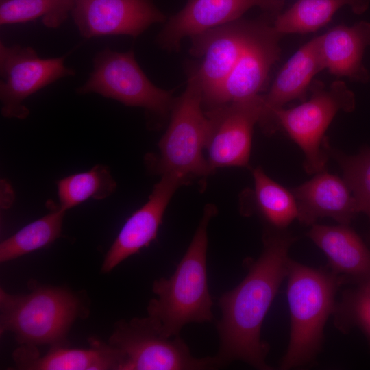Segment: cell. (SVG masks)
<instances>
[{
  "label": "cell",
  "instance_id": "7402d4cb",
  "mask_svg": "<svg viewBox=\"0 0 370 370\" xmlns=\"http://www.w3.org/2000/svg\"><path fill=\"white\" fill-rule=\"evenodd\" d=\"M254 200L257 211L270 225L285 230L298 217L295 197L291 191L270 178L262 167L252 170Z\"/></svg>",
  "mask_w": 370,
  "mask_h": 370
},
{
  "label": "cell",
  "instance_id": "7a4b0ae2",
  "mask_svg": "<svg viewBox=\"0 0 370 370\" xmlns=\"http://www.w3.org/2000/svg\"><path fill=\"white\" fill-rule=\"evenodd\" d=\"M217 213V207L207 204L193 238L175 272L169 278L153 282L158 296L149 302L148 315L160 321L165 336H178L191 323L210 321L213 301L207 274L208 226Z\"/></svg>",
  "mask_w": 370,
  "mask_h": 370
},
{
  "label": "cell",
  "instance_id": "ac0fdd59",
  "mask_svg": "<svg viewBox=\"0 0 370 370\" xmlns=\"http://www.w3.org/2000/svg\"><path fill=\"white\" fill-rule=\"evenodd\" d=\"M324 70L318 37L304 45L282 66L268 92L263 95V112L259 123L267 134L273 133V116L287 103L301 98L313 77Z\"/></svg>",
  "mask_w": 370,
  "mask_h": 370
},
{
  "label": "cell",
  "instance_id": "e0dca14e",
  "mask_svg": "<svg viewBox=\"0 0 370 370\" xmlns=\"http://www.w3.org/2000/svg\"><path fill=\"white\" fill-rule=\"evenodd\" d=\"M88 349L51 347L40 356L37 347L21 345L13 352L16 369L23 370H121L125 356L118 349L97 338Z\"/></svg>",
  "mask_w": 370,
  "mask_h": 370
},
{
  "label": "cell",
  "instance_id": "9a60e30c",
  "mask_svg": "<svg viewBox=\"0 0 370 370\" xmlns=\"http://www.w3.org/2000/svg\"><path fill=\"white\" fill-rule=\"evenodd\" d=\"M183 185L184 181L177 175H161L147 201L127 219L108 251L101 269L102 273H109L156 238L169 201Z\"/></svg>",
  "mask_w": 370,
  "mask_h": 370
},
{
  "label": "cell",
  "instance_id": "4316f807",
  "mask_svg": "<svg viewBox=\"0 0 370 370\" xmlns=\"http://www.w3.org/2000/svg\"><path fill=\"white\" fill-rule=\"evenodd\" d=\"M332 314L338 330L345 332L357 326L370 341V280L345 291L341 300L336 302Z\"/></svg>",
  "mask_w": 370,
  "mask_h": 370
},
{
  "label": "cell",
  "instance_id": "5b68a950",
  "mask_svg": "<svg viewBox=\"0 0 370 370\" xmlns=\"http://www.w3.org/2000/svg\"><path fill=\"white\" fill-rule=\"evenodd\" d=\"M204 107L202 88L193 69L185 90L174 101L169 125L158 143L159 154L147 156L151 171L177 175L185 184L211 175L204 156L211 121Z\"/></svg>",
  "mask_w": 370,
  "mask_h": 370
},
{
  "label": "cell",
  "instance_id": "9c48e42d",
  "mask_svg": "<svg viewBox=\"0 0 370 370\" xmlns=\"http://www.w3.org/2000/svg\"><path fill=\"white\" fill-rule=\"evenodd\" d=\"M65 56L43 58L31 47L0 42L1 114L25 119L29 114L25 100L50 84L75 75L64 64Z\"/></svg>",
  "mask_w": 370,
  "mask_h": 370
},
{
  "label": "cell",
  "instance_id": "cb8c5ba5",
  "mask_svg": "<svg viewBox=\"0 0 370 370\" xmlns=\"http://www.w3.org/2000/svg\"><path fill=\"white\" fill-rule=\"evenodd\" d=\"M116 188L110 169L97 164L90 171L76 173L58 182L59 208L64 211L90 199H103Z\"/></svg>",
  "mask_w": 370,
  "mask_h": 370
},
{
  "label": "cell",
  "instance_id": "603a6c76",
  "mask_svg": "<svg viewBox=\"0 0 370 370\" xmlns=\"http://www.w3.org/2000/svg\"><path fill=\"white\" fill-rule=\"evenodd\" d=\"M64 210L59 207L25 225L0 244L1 263L45 247L61 234Z\"/></svg>",
  "mask_w": 370,
  "mask_h": 370
},
{
  "label": "cell",
  "instance_id": "4fadbf2b",
  "mask_svg": "<svg viewBox=\"0 0 370 370\" xmlns=\"http://www.w3.org/2000/svg\"><path fill=\"white\" fill-rule=\"evenodd\" d=\"M71 14L86 38L114 35L136 38L151 25L166 20L153 0H75Z\"/></svg>",
  "mask_w": 370,
  "mask_h": 370
},
{
  "label": "cell",
  "instance_id": "5bb4252c",
  "mask_svg": "<svg viewBox=\"0 0 370 370\" xmlns=\"http://www.w3.org/2000/svg\"><path fill=\"white\" fill-rule=\"evenodd\" d=\"M284 0H188L166 23L158 42L166 50H178L182 40L240 19L248 10L258 7L278 16Z\"/></svg>",
  "mask_w": 370,
  "mask_h": 370
},
{
  "label": "cell",
  "instance_id": "52a82bcc",
  "mask_svg": "<svg viewBox=\"0 0 370 370\" xmlns=\"http://www.w3.org/2000/svg\"><path fill=\"white\" fill-rule=\"evenodd\" d=\"M355 108V95L344 82L336 80L328 88L316 86L309 100L275 112L273 133L283 129L304 152L306 172L316 174L325 169L328 158L322 147L326 130L338 112H351Z\"/></svg>",
  "mask_w": 370,
  "mask_h": 370
},
{
  "label": "cell",
  "instance_id": "44dd1931",
  "mask_svg": "<svg viewBox=\"0 0 370 370\" xmlns=\"http://www.w3.org/2000/svg\"><path fill=\"white\" fill-rule=\"evenodd\" d=\"M370 0H298L273 20L275 29L283 35L314 32L325 25L341 8L349 6L356 14L364 13Z\"/></svg>",
  "mask_w": 370,
  "mask_h": 370
},
{
  "label": "cell",
  "instance_id": "484cf974",
  "mask_svg": "<svg viewBox=\"0 0 370 370\" xmlns=\"http://www.w3.org/2000/svg\"><path fill=\"white\" fill-rule=\"evenodd\" d=\"M322 147L334 159L343 173V179L356 200L359 212L367 214L370 221V147L356 155H347L332 147L325 137ZM370 237V230H369Z\"/></svg>",
  "mask_w": 370,
  "mask_h": 370
},
{
  "label": "cell",
  "instance_id": "2e32d148",
  "mask_svg": "<svg viewBox=\"0 0 370 370\" xmlns=\"http://www.w3.org/2000/svg\"><path fill=\"white\" fill-rule=\"evenodd\" d=\"M291 191L297 206V219L306 225H312L324 217L349 225L359 213L356 200L344 179L325 169Z\"/></svg>",
  "mask_w": 370,
  "mask_h": 370
},
{
  "label": "cell",
  "instance_id": "d4e9b609",
  "mask_svg": "<svg viewBox=\"0 0 370 370\" xmlns=\"http://www.w3.org/2000/svg\"><path fill=\"white\" fill-rule=\"evenodd\" d=\"M75 0H1L0 24L31 21L42 17L50 28L60 26L71 12Z\"/></svg>",
  "mask_w": 370,
  "mask_h": 370
},
{
  "label": "cell",
  "instance_id": "277c9868",
  "mask_svg": "<svg viewBox=\"0 0 370 370\" xmlns=\"http://www.w3.org/2000/svg\"><path fill=\"white\" fill-rule=\"evenodd\" d=\"M86 313L82 299L62 287L35 286L19 295L0 290V334L13 333L21 345L66 347L71 325Z\"/></svg>",
  "mask_w": 370,
  "mask_h": 370
},
{
  "label": "cell",
  "instance_id": "ffe728a7",
  "mask_svg": "<svg viewBox=\"0 0 370 370\" xmlns=\"http://www.w3.org/2000/svg\"><path fill=\"white\" fill-rule=\"evenodd\" d=\"M307 236L325 254L332 272L357 284L370 280V249L348 225L313 224Z\"/></svg>",
  "mask_w": 370,
  "mask_h": 370
},
{
  "label": "cell",
  "instance_id": "d6986e66",
  "mask_svg": "<svg viewBox=\"0 0 370 370\" xmlns=\"http://www.w3.org/2000/svg\"><path fill=\"white\" fill-rule=\"evenodd\" d=\"M317 37L324 69L354 82L369 81L362 59L365 49L370 47V22L338 25Z\"/></svg>",
  "mask_w": 370,
  "mask_h": 370
},
{
  "label": "cell",
  "instance_id": "6da1fadb",
  "mask_svg": "<svg viewBox=\"0 0 370 370\" xmlns=\"http://www.w3.org/2000/svg\"><path fill=\"white\" fill-rule=\"evenodd\" d=\"M296 239L284 230H265L260 256L248 263L241 283L219 298L222 315L217 325L219 348L215 357L220 367L241 360L258 369H273L266 362L269 347L261 339V328L287 276L288 251Z\"/></svg>",
  "mask_w": 370,
  "mask_h": 370
},
{
  "label": "cell",
  "instance_id": "3957f363",
  "mask_svg": "<svg viewBox=\"0 0 370 370\" xmlns=\"http://www.w3.org/2000/svg\"><path fill=\"white\" fill-rule=\"evenodd\" d=\"M287 299L291 328L288 349L280 369L312 362L321 349L323 328L333 313L335 295L344 277L332 271L314 269L289 260Z\"/></svg>",
  "mask_w": 370,
  "mask_h": 370
},
{
  "label": "cell",
  "instance_id": "8992f818",
  "mask_svg": "<svg viewBox=\"0 0 370 370\" xmlns=\"http://www.w3.org/2000/svg\"><path fill=\"white\" fill-rule=\"evenodd\" d=\"M108 343L125 356L121 370H203L218 369L215 356L195 358L180 336L168 337L159 321L148 315L114 325Z\"/></svg>",
  "mask_w": 370,
  "mask_h": 370
},
{
  "label": "cell",
  "instance_id": "ba28073f",
  "mask_svg": "<svg viewBox=\"0 0 370 370\" xmlns=\"http://www.w3.org/2000/svg\"><path fill=\"white\" fill-rule=\"evenodd\" d=\"M77 92L97 93L162 118L171 113L175 100L172 90L162 89L149 80L133 51L120 52L108 47L96 54L90 77Z\"/></svg>",
  "mask_w": 370,
  "mask_h": 370
},
{
  "label": "cell",
  "instance_id": "8fae6325",
  "mask_svg": "<svg viewBox=\"0 0 370 370\" xmlns=\"http://www.w3.org/2000/svg\"><path fill=\"white\" fill-rule=\"evenodd\" d=\"M255 21L238 19L192 37L190 53L202 59L195 67L204 106L215 104L221 88L237 62Z\"/></svg>",
  "mask_w": 370,
  "mask_h": 370
},
{
  "label": "cell",
  "instance_id": "7c38bea8",
  "mask_svg": "<svg viewBox=\"0 0 370 370\" xmlns=\"http://www.w3.org/2000/svg\"><path fill=\"white\" fill-rule=\"evenodd\" d=\"M272 16L275 15L269 14L255 21L242 53L212 108L260 95L269 71L280 55V40L282 35L275 29L273 21L269 19Z\"/></svg>",
  "mask_w": 370,
  "mask_h": 370
},
{
  "label": "cell",
  "instance_id": "30bf717a",
  "mask_svg": "<svg viewBox=\"0 0 370 370\" xmlns=\"http://www.w3.org/2000/svg\"><path fill=\"white\" fill-rule=\"evenodd\" d=\"M263 106V95H258L206 111L211 126L205 151L211 174L221 167H249L253 129Z\"/></svg>",
  "mask_w": 370,
  "mask_h": 370
}]
</instances>
